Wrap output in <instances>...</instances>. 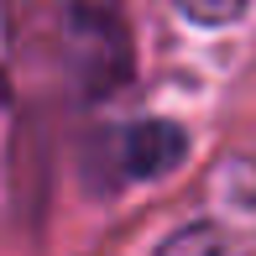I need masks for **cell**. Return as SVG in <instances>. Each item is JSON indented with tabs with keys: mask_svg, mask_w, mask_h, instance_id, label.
I'll list each match as a JSON object with an SVG mask.
<instances>
[{
	"mask_svg": "<svg viewBox=\"0 0 256 256\" xmlns=\"http://www.w3.org/2000/svg\"><path fill=\"white\" fill-rule=\"evenodd\" d=\"M183 157H188V136L172 120H136V126H126V136H120V168H126V178H136V183L168 178Z\"/></svg>",
	"mask_w": 256,
	"mask_h": 256,
	"instance_id": "cell-2",
	"label": "cell"
},
{
	"mask_svg": "<svg viewBox=\"0 0 256 256\" xmlns=\"http://www.w3.org/2000/svg\"><path fill=\"white\" fill-rule=\"evenodd\" d=\"M157 256H220V225L214 220H188L157 246Z\"/></svg>",
	"mask_w": 256,
	"mask_h": 256,
	"instance_id": "cell-3",
	"label": "cell"
},
{
	"mask_svg": "<svg viewBox=\"0 0 256 256\" xmlns=\"http://www.w3.org/2000/svg\"><path fill=\"white\" fill-rule=\"evenodd\" d=\"M63 63L84 100H110L131 78V26L120 0H63Z\"/></svg>",
	"mask_w": 256,
	"mask_h": 256,
	"instance_id": "cell-1",
	"label": "cell"
},
{
	"mask_svg": "<svg viewBox=\"0 0 256 256\" xmlns=\"http://www.w3.org/2000/svg\"><path fill=\"white\" fill-rule=\"evenodd\" d=\"M172 6H178L188 21H199V26H230V21L246 16L251 0H172Z\"/></svg>",
	"mask_w": 256,
	"mask_h": 256,
	"instance_id": "cell-4",
	"label": "cell"
}]
</instances>
